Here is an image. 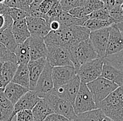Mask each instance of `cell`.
Returning <instances> with one entry per match:
<instances>
[{"label": "cell", "instance_id": "obj_5", "mask_svg": "<svg viewBox=\"0 0 123 121\" xmlns=\"http://www.w3.org/2000/svg\"><path fill=\"white\" fill-rule=\"evenodd\" d=\"M104 64L103 59L98 57L81 65L76 70V76L80 83L87 84L101 77Z\"/></svg>", "mask_w": 123, "mask_h": 121}, {"label": "cell", "instance_id": "obj_42", "mask_svg": "<svg viewBox=\"0 0 123 121\" xmlns=\"http://www.w3.org/2000/svg\"><path fill=\"white\" fill-rule=\"evenodd\" d=\"M54 1L55 0H42L39 5V9L43 14L46 15L49 12L53 5Z\"/></svg>", "mask_w": 123, "mask_h": 121}, {"label": "cell", "instance_id": "obj_51", "mask_svg": "<svg viewBox=\"0 0 123 121\" xmlns=\"http://www.w3.org/2000/svg\"><path fill=\"white\" fill-rule=\"evenodd\" d=\"M4 90V89H1V88H0V93H1V92H3Z\"/></svg>", "mask_w": 123, "mask_h": 121}, {"label": "cell", "instance_id": "obj_13", "mask_svg": "<svg viewBox=\"0 0 123 121\" xmlns=\"http://www.w3.org/2000/svg\"><path fill=\"white\" fill-rule=\"evenodd\" d=\"M26 22L31 37L43 38L51 31L50 24L43 18L28 16L26 18Z\"/></svg>", "mask_w": 123, "mask_h": 121}, {"label": "cell", "instance_id": "obj_19", "mask_svg": "<svg viewBox=\"0 0 123 121\" xmlns=\"http://www.w3.org/2000/svg\"><path fill=\"white\" fill-rule=\"evenodd\" d=\"M12 33L18 45L22 44L30 38L31 34L27 27L26 19L14 22L12 26Z\"/></svg>", "mask_w": 123, "mask_h": 121}, {"label": "cell", "instance_id": "obj_22", "mask_svg": "<svg viewBox=\"0 0 123 121\" xmlns=\"http://www.w3.org/2000/svg\"><path fill=\"white\" fill-rule=\"evenodd\" d=\"M31 112L34 121H43L49 115L53 114L46 99L41 98L31 110Z\"/></svg>", "mask_w": 123, "mask_h": 121}, {"label": "cell", "instance_id": "obj_15", "mask_svg": "<svg viewBox=\"0 0 123 121\" xmlns=\"http://www.w3.org/2000/svg\"><path fill=\"white\" fill-rule=\"evenodd\" d=\"M30 39V61L46 59L47 47L43 38L31 37Z\"/></svg>", "mask_w": 123, "mask_h": 121}, {"label": "cell", "instance_id": "obj_55", "mask_svg": "<svg viewBox=\"0 0 123 121\" xmlns=\"http://www.w3.org/2000/svg\"><path fill=\"white\" fill-rule=\"evenodd\" d=\"M1 1H0V4H1Z\"/></svg>", "mask_w": 123, "mask_h": 121}, {"label": "cell", "instance_id": "obj_43", "mask_svg": "<svg viewBox=\"0 0 123 121\" xmlns=\"http://www.w3.org/2000/svg\"><path fill=\"white\" fill-rule=\"evenodd\" d=\"M103 2H104V8H106L109 12L115 6L118 5H122L123 1V0H106V1H103Z\"/></svg>", "mask_w": 123, "mask_h": 121}, {"label": "cell", "instance_id": "obj_3", "mask_svg": "<svg viewBox=\"0 0 123 121\" xmlns=\"http://www.w3.org/2000/svg\"><path fill=\"white\" fill-rule=\"evenodd\" d=\"M71 55V60L76 70L83 64L98 58L90 39L82 41L68 50Z\"/></svg>", "mask_w": 123, "mask_h": 121}, {"label": "cell", "instance_id": "obj_46", "mask_svg": "<svg viewBox=\"0 0 123 121\" xmlns=\"http://www.w3.org/2000/svg\"><path fill=\"white\" fill-rule=\"evenodd\" d=\"M50 27L51 31H58L61 28V25L58 21L54 20L50 23Z\"/></svg>", "mask_w": 123, "mask_h": 121}, {"label": "cell", "instance_id": "obj_12", "mask_svg": "<svg viewBox=\"0 0 123 121\" xmlns=\"http://www.w3.org/2000/svg\"><path fill=\"white\" fill-rule=\"evenodd\" d=\"M76 76V69L74 67L67 66L53 67L52 79L53 83V88L56 89L69 83Z\"/></svg>", "mask_w": 123, "mask_h": 121}, {"label": "cell", "instance_id": "obj_16", "mask_svg": "<svg viewBox=\"0 0 123 121\" xmlns=\"http://www.w3.org/2000/svg\"><path fill=\"white\" fill-rule=\"evenodd\" d=\"M40 98L34 90H29L14 105V114L23 111H31Z\"/></svg>", "mask_w": 123, "mask_h": 121}, {"label": "cell", "instance_id": "obj_41", "mask_svg": "<svg viewBox=\"0 0 123 121\" xmlns=\"http://www.w3.org/2000/svg\"><path fill=\"white\" fill-rule=\"evenodd\" d=\"M16 121H34V117L31 111H20L15 115Z\"/></svg>", "mask_w": 123, "mask_h": 121}, {"label": "cell", "instance_id": "obj_27", "mask_svg": "<svg viewBox=\"0 0 123 121\" xmlns=\"http://www.w3.org/2000/svg\"><path fill=\"white\" fill-rule=\"evenodd\" d=\"M0 43L5 45L9 51L14 53L18 44L15 42L13 34L12 33V27L4 30L1 33Z\"/></svg>", "mask_w": 123, "mask_h": 121}, {"label": "cell", "instance_id": "obj_26", "mask_svg": "<svg viewBox=\"0 0 123 121\" xmlns=\"http://www.w3.org/2000/svg\"><path fill=\"white\" fill-rule=\"evenodd\" d=\"M105 118L106 115L102 111L97 108L91 111L76 115V118L74 121H102Z\"/></svg>", "mask_w": 123, "mask_h": 121}, {"label": "cell", "instance_id": "obj_30", "mask_svg": "<svg viewBox=\"0 0 123 121\" xmlns=\"http://www.w3.org/2000/svg\"><path fill=\"white\" fill-rule=\"evenodd\" d=\"M112 25H113V23L111 20H93V19L87 20L83 25V26L87 28L90 31V32L110 27Z\"/></svg>", "mask_w": 123, "mask_h": 121}, {"label": "cell", "instance_id": "obj_29", "mask_svg": "<svg viewBox=\"0 0 123 121\" xmlns=\"http://www.w3.org/2000/svg\"><path fill=\"white\" fill-rule=\"evenodd\" d=\"M18 64L17 63L8 62L3 64L1 73L4 80L6 84L11 82V81L13 78V76L15 75L16 70L18 68Z\"/></svg>", "mask_w": 123, "mask_h": 121}, {"label": "cell", "instance_id": "obj_36", "mask_svg": "<svg viewBox=\"0 0 123 121\" xmlns=\"http://www.w3.org/2000/svg\"><path fill=\"white\" fill-rule=\"evenodd\" d=\"M41 1L42 0H33L30 6L28 15L32 18H43L46 20V15L43 14L39 9V5L41 3Z\"/></svg>", "mask_w": 123, "mask_h": 121}, {"label": "cell", "instance_id": "obj_53", "mask_svg": "<svg viewBox=\"0 0 123 121\" xmlns=\"http://www.w3.org/2000/svg\"><path fill=\"white\" fill-rule=\"evenodd\" d=\"M2 32H3V31H0V34H1V33Z\"/></svg>", "mask_w": 123, "mask_h": 121}, {"label": "cell", "instance_id": "obj_48", "mask_svg": "<svg viewBox=\"0 0 123 121\" xmlns=\"http://www.w3.org/2000/svg\"><path fill=\"white\" fill-rule=\"evenodd\" d=\"M114 25L118 29V30L120 32V33L122 34V37H123V23H117V24H115Z\"/></svg>", "mask_w": 123, "mask_h": 121}, {"label": "cell", "instance_id": "obj_21", "mask_svg": "<svg viewBox=\"0 0 123 121\" xmlns=\"http://www.w3.org/2000/svg\"><path fill=\"white\" fill-rule=\"evenodd\" d=\"M101 76L116 84L118 87H123V71L104 64Z\"/></svg>", "mask_w": 123, "mask_h": 121}, {"label": "cell", "instance_id": "obj_40", "mask_svg": "<svg viewBox=\"0 0 123 121\" xmlns=\"http://www.w3.org/2000/svg\"><path fill=\"white\" fill-rule=\"evenodd\" d=\"M68 13L71 15H72L73 17L78 18V19H83L89 15V13L86 11L84 6L73 8V9L70 10Z\"/></svg>", "mask_w": 123, "mask_h": 121}, {"label": "cell", "instance_id": "obj_14", "mask_svg": "<svg viewBox=\"0 0 123 121\" xmlns=\"http://www.w3.org/2000/svg\"><path fill=\"white\" fill-rule=\"evenodd\" d=\"M123 49V38L122 34L118 29L113 25L111 27L105 57L118 53Z\"/></svg>", "mask_w": 123, "mask_h": 121}, {"label": "cell", "instance_id": "obj_35", "mask_svg": "<svg viewBox=\"0 0 123 121\" xmlns=\"http://www.w3.org/2000/svg\"><path fill=\"white\" fill-rule=\"evenodd\" d=\"M87 0H61L60 5L64 11L69 12L70 10L80 6H83Z\"/></svg>", "mask_w": 123, "mask_h": 121}, {"label": "cell", "instance_id": "obj_18", "mask_svg": "<svg viewBox=\"0 0 123 121\" xmlns=\"http://www.w3.org/2000/svg\"><path fill=\"white\" fill-rule=\"evenodd\" d=\"M29 90V89L25 88L20 85L10 82L8 83L7 85L4 88L3 93L4 96L14 106L18 102V101Z\"/></svg>", "mask_w": 123, "mask_h": 121}, {"label": "cell", "instance_id": "obj_1", "mask_svg": "<svg viewBox=\"0 0 123 121\" xmlns=\"http://www.w3.org/2000/svg\"><path fill=\"white\" fill-rule=\"evenodd\" d=\"M90 31L83 26L74 25L50 31L43 38L46 46H61L69 50L90 38Z\"/></svg>", "mask_w": 123, "mask_h": 121}, {"label": "cell", "instance_id": "obj_47", "mask_svg": "<svg viewBox=\"0 0 123 121\" xmlns=\"http://www.w3.org/2000/svg\"><path fill=\"white\" fill-rule=\"evenodd\" d=\"M6 85H7V84L6 83L5 81L4 80V78L2 77V75H1V73L0 71V88L4 89Z\"/></svg>", "mask_w": 123, "mask_h": 121}, {"label": "cell", "instance_id": "obj_10", "mask_svg": "<svg viewBox=\"0 0 123 121\" xmlns=\"http://www.w3.org/2000/svg\"><path fill=\"white\" fill-rule=\"evenodd\" d=\"M111 27L91 32L90 38L92 45L99 58L104 59L106 51Z\"/></svg>", "mask_w": 123, "mask_h": 121}, {"label": "cell", "instance_id": "obj_34", "mask_svg": "<svg viewBox=\"0 0 123 121\" xmlns=\"http://www.w3.org/2000/svg\"><path fill=\"white\" fill-rule=\"evenodd\" d=\"M0 62L3 64L8 62L17 63L16 57L13 52L9 51L7 48L0 43Z\"/></svg>", "mask_w": 123, "mask_h": 121}, {"label": "cell", "instance_id": "obj_6", "mask_svg": "<svg viewBox=\"0 0 123 121\" xmlns=\"http://www.w3.org/2000/svg\"><path fill=\"white\" fill-rule=\"evenodd\" d=\"M53 114L60 115L70 121H74L76 114L74 112L73 105L66 100L60 98L53 93H50L45 98Z\"/></svg>", "mask_w": 123, "mask_h": 121}, {"label": "cell", "instance_id": "obj_4", "mask_svg": "<svg viewBox=\"0 0 123 121\" xmlns=\"http://www.w3.org/2000/svg\"><path fill=\"white\" fill-rule=\"evenodd\" d=\"M87 86L92 94L96 106L104 101L118 88L116 84L108 81L107 79L101 76L91 83H87Z\"/></svg>", "mask_w": 123, "mask_h": 121}, {"label": "cell", "instance_id": "obj_37", "mask_svg": "<svg viewBox=\"0 0 123 121\" xmlns=\"http://www.w3.org/2000/svg\"><path fill=\"white\" fill-rule=\"evenodd\" d=\"M121 6L122 5H118L109 11L110 20L113 25L123 23V13Z\"/></svg>", "mask_w": 123, "mask_h": 121}, {"label": "cell", "instance_id": "obj_25", "mask_svg": "<svg viewBox=\"0 0 123 121\" xmlns=\"http://www.w3.org/2000/svg\"><path fill=\"white\" fill-rule=\"evenodd\" d=\"M88 20V17H86L83 19H78L72 15H71L67 11H62L60 15L58 16V18L56 19L57 21H58L61 25L62 27H71L74 25L78 26H83V23ZM60 28V29H61Z\"/></svg>", "mask_w": 123, "mask_h": 121}, {"label": "cell", "instance_id": "obj_23", "mask_svg": "<svg viewBox=\"0 0 123 121\" xmlns=\"http://www.w3.org/2000/svg\"><path fill=\"white\" fill-rule=\"evenodd\" d=\"M18 64H28L30 62V39L28 38L22 44L17 45L14 51Z\"/></svg>", "mask_w": 123, "mask_h": 121}, {"label": "cell", "instance_id": "obj_7", "mask_svg": "<svg viewBox=\"0 0 123 121\" xmlns=\"http://www.w3.org/2000/svg\"><path fill=\"white\" fill-rule=\"evenodd\" d=\"M74 109L76 115L97 109L87 84L80 83V86L75 99Z\"/></svg>", "mask_w": 123, "mask_h": 121}, {"label": "cell", "instance_id": "obj_45", "mask_svg": "<svg viewBox=\"0 0 123 121\" xmlns=\"http://www.w3.org/2000/svg\"><path fill=\"white\" fill-rule=\"evenodd\" d=\"M8 27L6 24V15L0 14V31H4V30H6Z\"/></svg>", "mask_w": 123, "mask_h": 121}, {"label": "cell", "instance_id": "obj_11", "mask_svg": "<svg viewBox=\"0 0 123 121\" xmlns=\"http://www.w3.org/2000/svg\"><path fill=\"white\" fill-rule=\"evenodd\" d=\"M80 86V81L76 76L69 83L56 89L53 88L51 93L57 95L60 98L69 102L74 106Z\"/></svg>", "mask_w": 123, "mask_h": 121}, {"label": "cell", "instance_id": "obj_17", "mask_svg": "<svg viewBox=\"0 0 123 121\" xmlns=\"http://www.w3.org/2000/svg\"><path fill=\"white\" fill-rule=\"evenodd\" d=\"M46 62V59H40L38 60L30 61L28 63L27 67L30 76V90H34L35 89L37 83L44 69Z\"/></svg>", "mask_w": 123, "mask_h": 121}, {"label": "cell", "instance_id": "obj_33", "mask_svg": "<svg viewBox=\"0 0 123 121\" xmlns=\"http://www.w3.org/2000/svg\"><path fill=\"white\" fill-rule=\"evenodd\" d=\"M4 15H8L9 17H11V19L13 20V23L25 20L29 16L27 13L23 11L20 9L12 8L9 7H7L6 8V11Z\"/></svg>", "mask_w": 123, "mask_h": 121}, {"label": "cell", "instance_id": "obj_20", "mask_svg": "<svg viewBox=\"0 0 123 121\" xmlns=\"http://www.w3.org/2000/svg\"><path fill=\"white\" fill-rule=\"evenodd\" d=\"M15 116L14 106L3 92L0 93V121H11Z\"/></svg>", "mask_w": 123, "mask_h": 121}, {"label": "cell", "instance_id": "obj_49", "mask_svg": "<svg viewBox=\"0 0 123 121\" xmlns=\"http://www.w3.org/2000/svg\"><path fill=\"white\" fill-rule=\"evenodd\" d=\"M102 121H112L111 119H110L109 118H107V117H106L104 120Z\"/></svg>", "mask_w": 123, "mask_h": 121}, {"label": "cell", "instance_id": "obj_38", "mask_svg": "<svg viewBox=\"0 0 123 121\" xmlns=\"http://www.w3.org/2000/svg\"><path fill=\"white\" fill-rule=\"evenodd\" d=\"M88 19L99 20H110L109 12L106 8H102L99 10L94 11L87 16Z\"/></svg>", "mask_w": 123, "mask_h": 121}, {"label": "cell", "instance_id": "obj_31", "mask_svg": "<svg viewBox=\"0 0 123 121\" xmlns=\"http://www.w3.org/2000/svg\"><path fill=\"white\" fill-rule=\"evenodd\" d=\"M32 1L33 0H4L1 3L7 7L18 8L28 13Z\"/></svg>", "mask_w": 123, "mask_h": 121}, {"label": "cell", "instance_id": "obj_24", "mask_svg": "<svg viewBox=\"0 0 123 121\" xmlns=\"http://www.w3.org/2000/svg\"><path fill=\"white\" fill-rule=\"evenodd\" d=\"M11 82L30 90V76L27 64H18Z\"/></svg>", "mask_w": 123, "mask_h": 121}, {"label": "cell", "instance_id": "obj_50", "mask_svg": "<svg viewBox=\"0 0 123 121\" xmlns=\"http://www.w3.org/2000/svg\"><path fill=\"white\" fill-rule=\"evenodd\" d=\"M2 65H3V63L0 62V71H1V67H2Z\"/></svg>", "mask_w": 123, "mask_h": 121}, {"label": "cell", "instance_id": "obj_28", "mask_svg": "<svg viewBox=\"0 0 123 121\" xmlns=\"http://www.w3.org/2000/svg\"><path fill=\"white\" fill-rule=\"evenodd\" d=\"M103 60L104 64L123 71V49L118 53L104 57Z\"/></svg>", "mask_w": 123, "mask_h": 121}, {"label": "cell", "instance_id": "obj_44", "mask_svg": "<svg viewBox=\"0 0 123 121\" xmlns=\"http://www.w3.org/2000/svg\"><path fill=\"white\" fill-rule=\"evenodd\" d=\"M67 120H69V119H67L63 116H61L60 115L52 114L49 115L43 121H67Z\"/></svg>", "mask_w": 123, "mask_h": 121}, {"label": "cell", "instance_id": "obj_39", "mask_svg": "<svg viewBox=\"0 0 123 121\" xmlns=\"http://www.w3.org/2000/svg\"><path fill=\"white\" fill-rule=\"evenodd\" d=\"M104 2L101 0H87L86 4L84 5V7L89 15L94 11L104 8Z\"/></svg>", "mask_w": 123, "mask_h": 121}, {"label": "cell", "instance_id": "obj_8", "mask_svg": "<svg viewBox=\"0 0 123 121\" xmlns=\"http://www.w3.org/2000/svg\"><path fill=\"white\" fill-rule=\"evenodd\" d=\"M46 60L52 67H74L69 51L61 46H46Z\"/></svg>", "mask_w": 123, "mask_h": 121}, {"label": "cell", "instance_id": "obj_54", "mask_svg": "<svg viewBox=\"0 0 123 121\" xmlns=\"http://www.w3.org/2000/svg\"><path fill=\"white\" fill-rule=\"evenodd\" d=\"M67 121H70V120H67Z\"/></svg>", "mask_w": 123, "mask_h": 121}, {"label": "cell", "instance_id": "obj_9", "mask_svg": "<svg viewBox=\"0 0 123 121\" xmlns=\"http://www.w3.org/2000/svg\"><path fill=\"white\" fill-rule=\"evenodd\" d=\"M53 67L47 62L43 72L38 78L34 91L39 98L43 99L53 90V83L52 79Z\"/></svg>", "mask_w": 123, "mask_h": 121}, {"label": "cell", "instance_id": "obj_52", "mask_svg": "<svg viewBox=\"0 0 123 121\" xmlns=\"http://www.w3.org/2000/svg\"><path fill=\"white\" fill-rule=\"evenodd\" d=\"M121 8H122V11H123V4H122V6H121Z\"/></svg>", "mask_w": 123, "mask_h": 121}, {"label": "cell", "instance_id": "obj_32", "mask_svg": "<svg viewBox=\"0 0 123 121\" xmlns=\"http://www.w3.org/2000/svg\"><path fill=\"white\" fill-rule=\"evenodd\" d=\"M62 11H63V10L62 8L61 5H60V1L55 0L51 9L46 15V21H47L50 24L52 21L56 20V19L58 18L59 15H60V13Z\"/></svg>", "mask_w": 123, "mask_h": 121}, {"label": "cell", "instance_id": "obj_2", "mask_svg": "<svg viewBox=\"0 0 123 121\" xmlns=\"http://www.w3.org/2000/svg\"><path fill=\"white\" fill-rule=\"evenodd\" d=\"M97 107L112 121H123V87H118Z\"/></svg>", "mask_w": 123, "mask_h": 121}]
</instances>
